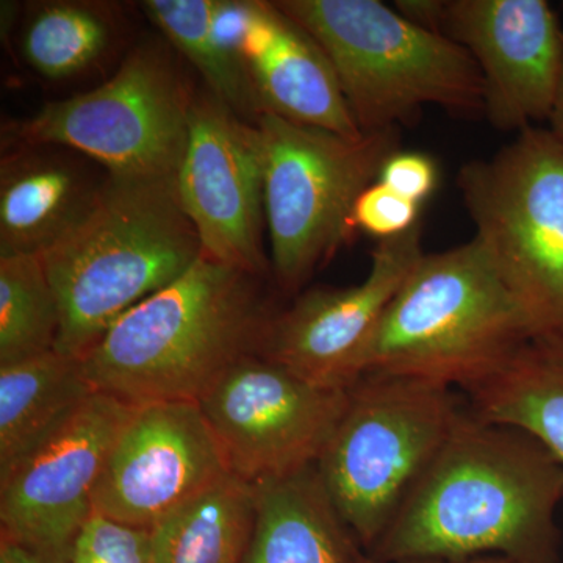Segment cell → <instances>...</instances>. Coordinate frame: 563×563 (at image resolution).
Masks as SVG:
<instances>
[{
    "mask_svg": "<svg viewBox=\"0 0 563 563\" xmlns=\"http://www.w3.org/2000/svg\"><path fill=\"white\" fill-rule=\"evenodd\" d=\"M432 32L476 62L493 128L521 132L550 121L563 65V29L550 3L448 0L437 7Z\"/></svg>",
    "mask_w": 563,
    "mask_h": 563,
    "instance_id": "15",
    "label": "cell"
},
{
    "mask_svg": "<svg viewBox=\"0 0 563 563\" xmlns=\"http://www.w3.org/2000/svg\"><path fill=\"white\" fill-rule=\"evenodd\" d=\"M214 31L243 66L261 114L362 135L328 55L276 2L217 0Z\"/></svg>",
    "mask_w": 563,
    "mask_h": 563,
    "instance_id": "16",
    "label": "cell"
},
{
    "mask_svg": "<svg viewBox=\"0 0 563 563\" xmlns=\"http://www.w3.org/2000/svg\"><path fill=\"white\" fill-rule=\"evenodd\" d=\"M217 0H146L144 13L201 74L211 96L255 122L261 107L243 66L214 31Z\"/></svg>",
    "mask_w": 563,
    "mask_h": 563,
    "instance_id": "22",
    "label": "cell"
},
{
    "mask_svg": "<svg viewBox=\"0 0 563 563\" xmlns=\"http://www.w3.org/2000/svg\"><path fill=\"white\" fill-rule=\"evenodd\" d=\"M548 122H550V131L553 132L559 140L563 141V65L553 111H551L550 121Z\"/></svg>",
    "mask_w": 563,
    "mask_h": 563,
    "instance_id": "30",
    "label": "cell"
},
{
    "mask_svg": "<svg viewBox=\"0 0 563 563\" xmlns=\"http://www.w3.org/2000/svg\"><path fill=\"white\" fill-rule=\"evenodd\" d=\"M377 181L421 206L435 191L439 169L429 155L398 151L385 162Z\"/></svg>",
    "mask_w": 563,
    "mask_h": 563,
    "instance_id": "27",
    "label": "cell"
},
{
    "mask_svg": "<svg viewBox=\"0 0 563 563\" xmlns=\"http://www.w3.org/2000/svg\"><path fill=\"white\" fill-rule=\"evenodd\" d=\"M361 563H543L533 561H523V559L506 558V555H488V558L468 559V561L455 562H383L374 558L362 555Z\"/></svg>",
    "mask_w": 563,
    "mask_h": 563,
    "instance_id": "29",
    "label": "cell"
},
{
    "mask_svg": "<svg viewBox=\"0 0 563 563\" xmlns=\"http://www.w3.org/2000/svg\"><path fill=\"white\" fill-rule=\"evenodd\" d=\"M135 406L95 391L49 439L0 477L2 539L47 563H68L95 514L103 466Z\"/></svg>",
    "mask_w": 563,
    "mask_h": 563,
    "instance_id": "11",
    "label": "cell"
},
{
    "mask_svg": "<svg viewBox=\"0 0 563 563\" xmlns=\"http://www.w3.org/2000/svg\"><path fill=\"white\" fill-rule=\"evenodd\" d=\"M420 203L396 195L380 181H374L358 196L352 210L354 231L383 240L396 239L420 224Z\"/></svg>",
    "mask_w": 563,
    "mask_h": 563,
    "instance_id": "26",
    "label": "cell"
},
{
    "mask_svg": "<svg viewBox=\"0 0 563 563\" xmlns=\"http://www.w3.org/2000/svg\"><path fill=\"white\" fill-rule=\"evenodd\" d=\"M328 55L362 133L410 124L424 106L485 114L483 74L470 52L377 0H280Z\"/></svg>",
    "mask_w": 563,
    "mask_h": 563,
    "instance_id": "5",
    "label": "cell"
},
{
    "mask_svg": "<svg viewBox=\"0 0 563 563\" xmlns=\"http://www.w3.org/2000/svg\"><path fill=\"white\" fill-rule=\"evenodd\" d=\"M228 474L199 402L135 406L103 466L95 512L152 529Z\"/></svg>",
    "mask_w": 563,
    "mask_h": 563,
    "instance_id": "13",
    "label": "cell"
},
{
    "mask_svg": "<svg viewBox=\"0 0 563 563\" xmlns=\"http://www.w3.org/2000/svg\"><path fill=\"white\" fill-rule=\"evenodd\" d=\"M477 243L525 303L540 336L563 339V141L529 128L457 176Z\"/></svg>",
    "mask_w": 563,
    "mask_h": 563,
    "instance_id": "8",
    "label": "cell"
},
{
    "mask_svg": "<svg viewBox=\"0 0 563 563\" xmlns=\"http://www.w3.org/2000/svg\"><path fill=\"white\" fill-rule=\"evenodd\" d=\"M195 92L165 52L140 46L95 90L46 103L9 132L22 146H57L109 176L177 180Z\"/></svg>",
    "mask_w": 563,
    "mask_h": 563,
    "instance_id": "9",
    "label": "cell"
},
{
    "mask_svg": "<svg viewBox=\"0 0 563 563\" xmlns=\"http://www.w3.org/2000/svg\"><path fill=\"white\" fill-rule=\"evenodd\" d=\"M177 195L203 257L255 277L268 272L261 133L210 92L192 98Z\"/></svg>",
    "mask_w": 563,
    "mask_h": 563,
    "instance_id": "12",
    "label": "cell"
},
{
    "mask_svg": "<svg viewBox=\"0 0 563 563\" xmlns=\"http://www.w3.org/2000/svg\"><path fill=\"white\" fill-rule=\"evenodd\" d=\"M454 388L363 376L317 462L343 523L373 550L465 410Z\"/></svg>",
    "mask_w": 563,
    "mask_h": 563,
    "instance_id": "6",
    "label": "cell"
},
{
    "mask_svg": "<svg viewBox=\"0 0 563 563\" xmlns=\"http://www.w3.org/2000/svg\"><path fill=\"white\" fill-rule=\"evenodd\" d=\"M350 401L329 388L250 354L202 396L203 417L229 472L252 485L317 465Z\"/></svg>",
    "mask_w": 563,
    "mask_h": 563,
    "instance_id": "10",
    "label": "cell"
},
{
    "mask_svg": "<svg viewBox=\"0 0 563 563\" xmlns=\"http://www.w3.org/2000/svg\"><path fill=\"white\" fill-rule=\"evenodd\" d=\"M24 146L2 161L0 254L43 255L95 209L103 181L51 146Z\"/></svg>",
    "mask_w": 563,
    "mask_h": 563,
    "instance_id": "17",
    "label": "cell"
},
{
    "mask_svg": "<svg viewBox=\"0 0 563 563\" xmlns=\"http://www.w3.org/2000/svg\"><path fill=\"white\" fill-rule=\"evenodd\" d=\"M463 393L474 415L529 433L563 468V339L532 340Z\"/></svg>",
    "mask_w": 563,
    "mask_h": 563,
    "instance_id": "19",
    "label": "cell"
},
{
    "mask_svg": "<svg viewBox=\"0 0 563 563\" xmlns=\"http://www.w3.org/2000/svg\"><path fill=\"white\" fill-rule=\"evenodd\" d=\"M537 339L525 303L473 239L422 255L363 352L361 377L463 390Z\"/></svg>",
    "mask_w": 563,
    "mask_h": 563,
    "instance_id": "4",
    "label": "cell"
},
{
    "mask_svg": "<svg viewBox=\"0 0 563 563\" xmlns=\"http://www.w3.org/2000/svg\"><path fill=\"white\" fill-rule=\"evenodd\" d=\"M563 468L533 437L466 404L453 431L373 548L383 562L506 555L551 563Z\"/></svg>",
    "mask_w": 563,
    "mask_h": 563,
    "instance_id": "1",
    "label": "cell"
},
{
    "mask_svg": "<svg viewBox=\"0 0 563 563\" xmlns=\"http://www.w3.org/2000/svg\"><path fill=\"white\" fill-rule=\"evenodd\" d=\"M261 133L265 214L277 285L295 292L354 233L358 196L399 151L398 129L344 136L272 113Z\"/></svg>",
    "mask_w": 563,
    "mask_h": 563,
    "instance_id": "7",
    "label": "cell"
},
{
    "mask_svg": "<svg viewBox=\"0 0 563 563\" xmlns=\"http://www.w3.org/2000/svg\"><path fill=\"white\" fill-rule=\"evenodd\" d=\"M0 563H47L40 555L32 553L27 548L21 544L10 542V540H0Z\"/></svg>",
    "mask_w": 563,
    "mask_h": 563,
    "instance_id": "28",
    "label": "cell"
},
{
    "mask_svg": "<svg viewBox=\"0 0 563 563\" xmlns=\"http://www.w3.org/2000/svg\"><path fill=\"white\" fill-rule=\"evenodd\" d=\"M254 515V485L228 474L151 529V563H242Z\"/></svg>",
    "mask_w": 563,
    "mask_h": 563,
    "instance_id": "21",
    "label": "cell"
},
{
    "mask_svg": "<svg viewBox=\"0 0 563 563\" xmlns=\"http://www.w3.org/2000/svg\"><path fill=\"white\" fill-rule=\"evenodd\" d=\"M114 38L110 10L95 2L43 3L25 24V60L46 79H68L95 65Z\"/></svg>",
    "mask_w": 563,
    "mask_h": 563,
    "instance_id": "23",
    "label": "cell"
},
{
    "mask_svg": "<svg viewBox=\"0 0 563 563\" xmlns=\"http://www.w3.org/2000/svg\"><path fill=\"white\" fill-rule=\"evenodd\" d=\"M255 280L201 255L122 314L81 358L91 387L132 406L201 401L222 374L261 347L272 317Z\"/></svg>",
    "mask_w": 563,
    "mask_h": 563,
    "instance_id": "2",
    "label": "cell"
},
{
    "mask_svg": "<svg viewBox=\"0 0 563 563\" xmlns=\"http://www.w3.org/2000/svg\"><path fill=\"white\" fill-rule=\"evenodd\" d=\"M201 255L177 180L107 174L87 220L40 255L60 310L55 351L84 358L122 314L179 279Z\"/></svg>",
    "mask_w": 563,
    "mask_h": 563,
    "instance_id": "3",
    "label": "cell"
},
{
    "mask_svg": "<svg viewBox=\"0 0 563 563\" xmlns=\"http://www.w3.org/2000/svg\"><path fill=\"white\" fill-rule=\"evenodd\" d=\"M255 515L242 563H361L357 540L317 465L254 485Z\"/></svg>",
    "mask_w": 563,
    "mask_h": 563,
    "instance_id": "18",
    "label": "cell"
},
{
    "mask_svg": "<svg viewBox=\"0 0 563 563\" xmlns=\"http://www.w3.org/2000/svg\"><path fill=\"white\" fill-rule=\"evenodd\" d=\"M151 529L92 514L74 540L68 563H151Z\"/></svg>",
    "mask_w": 563,
    "mask_h": 563,
    "instance_id": "25",
    "label": "cell"
},
{
    "mask_svg": "<svg viewBox=\"0 0 563 563\" xmlns=\"http://www.w3.org/2000/svg\"><path fill=\"white\" fill-rule=\"evenodd\" d=\"M60 310L40 255L0 254V366L55 351Z\"/></svg>",
    "mask_w": 563,
    "mask_h": 563,
    "instance_id": "24",
    "label": "cell"
},
{
    "mask_svg": "<svg viewBox=\"0 0 563 563\" xmlns=\"http://www.w3.org/2000/svg\"><path fill=\"white\" fill-rule=\"evenodd\" d=\"M92 393L84 361L57 351L0 366V477L49 439Z\"/></svg>",
    "mask_w": 563,
    "mask_h": 563,
    "instance_id": "20",
    "label": "cell"
},
{
    "mask_svg": "<svg viewBox=\"0 0 563 563\" xmlns=\"http://www.w3.org/2000/svg\"><path fill=\"white\" fill-rule=\"evenodd\" d=\"M422 228L383 240L368 276L347 288H314L272 317L258 355L309 383L347 390L361 379L363 352L422 255Z\"/></svg>",
    "mask_w": 563,
    "mask_h": 563,
    "instance_id": "14",
    "label": "cell"
}]
</instances>
